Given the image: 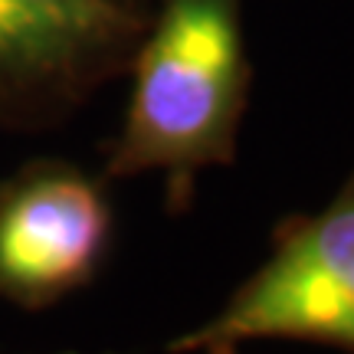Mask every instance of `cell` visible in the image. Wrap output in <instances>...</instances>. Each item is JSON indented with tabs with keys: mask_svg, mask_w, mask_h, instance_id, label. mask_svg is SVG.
Wrapping results in <instances>:
<instances>
[{
	"mask_svg": "<svg viewBox=\"0 0 354 354\" xmlns=\"http://www.w3.org/2000/svg\"><path fill=\"white\" fill-rule=\"evenodd\" d=\"M141 33L125 0H0V122L63 118L135 56Z\"/></svg>",
	"mask_w": 354,
	"mask_h": 354,
	"instance_id": "cell-4",
	"label": "cell"
},
{
	"mask_svg": "<svg viewBox=\"0 0 354 354\" xmlns=\"http://www.w3.org/2000/svg\"><path fill=\"white\" fill-rule=\"evenodd\" d=\"M256 342L354 354V167L318 214L282 220L269 256L216 315L167 344V354H243Z\"/></svg>",
	"mask_w": 354,
	"mask_h": 354,
	"instance_id": "cell-2",
	"label": "cell"
},
{
	"mask_svg": "<svg viewBox=\"0 0 354 354\" xmlns=\"http://www.w3.org/2000/svg\"><path fill=\"white\" fill-rule=\"evenodd\" d=\"M131 59V99L105 177L161 174L167 207L180 210L197 174L236 154L250 79L236 0H165Z\"/></svg>",
	"mask_w": 354,
	"mask_h": 354,
	"instance_id": "cell-1",
	"label": "cell"
},
{
	"mask_svg": "<svg viewBox=\"0 0 354 354\" xmlns=\"http://www.w3.org/2000/svg\"><path fill=\"white\" fill-rule=\"evenodd\" d=\"M105 180L63 158L0 177V302L43 312L86 289L112 250Z\"/></svg>",
	"mask_w": 354,
	"mask_h": 354,
	"instance_id": "cell-3",
	"label": "cell"
}]
</instances>
